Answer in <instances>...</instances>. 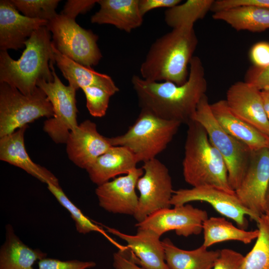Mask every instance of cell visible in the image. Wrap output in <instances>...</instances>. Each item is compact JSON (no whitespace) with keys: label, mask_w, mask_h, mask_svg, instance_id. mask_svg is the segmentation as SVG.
I'll return each mask as SVG.
<instances>
[{"label":"cell","mask_w":269,"mask_h":269,"mask_svg":"<svg viewBox=\"0 0 269 269\" xmlns=\"http://www.w3.org/2000/svg\"><path fill=\"white\" fill-rule=\"evenodd\" d=\"M139 0H98L99 10L91 17L92 23L111 24L130 33L141 25L143 16Z\"/></svg>","instance_id":"cell-22"},{"label":"cell","mask_w":269,"mask_h":269,"mask_svg":"<svg viewBox=\"0 0 269 269\" xmlns=\"http://www.w3.org/2000/svg\"><path fill=\"white\" fill-rule=\"evenodd\" d=\"M189 65L188 79L181 85L148 81L134 75L131 82L141 109L181 124L187 125L193 121L200 101L206 95L207 82L199 57L193 56Z\"/></svg>","instance_id":"cell-1"},{"label":"cell","mask_w":269,"mask_h":269,"mask_svg":"<svg viewBox=\"0 0 269 269\" xmlns=\"http://www.w3.org/2000/svg\"><path fill=\"white\" fill-rule=\"evenodd\" d=\"M181 124L141 109L134 123L123 134L108 137L112 146L131 150L138 162L156 158L167 147Z\"/></svg>","instance_id":"cell-5"},{"label":"cell","mask_w":269,"mask_h":269,"mask_svg":"<svg viewBox=\"0 0 269 269\" xmlns=\"http://www.w3.org/2000/svg\"><path fill=\"white\" fill-rule=\"evenodd\" d=\"M54 63L50 62L54 80L47 82L40 79L36 83L52 104L53 116L44 123L43 131L56 143H66L69 134L78 126L77 121L76 90L65 85L57 75Z\"/></svg>","instance_id":"cell-9"},{"label":"cell","mask_w":269,"mask_h":269,"mask_svg":"<svg viewBox=\"0 0 269 269\" xmlns=\"http://www.w3.org/2000/svg\"><path fill=\"white\" fill-rule=\"evenodd\" d=\"M244 257L232 249L221 250L213 269H242Z\"/></svg>","instance_id":"cell-34"},{"label":"cell","mask_w":269,"mask_h":269,"mask_svg":"<svg viewBox=\"0 0 269 269\" xmlns=\"http://www.w3.org/2000/svg\"><path fill=\"white\" fill-rule=\"evenodd\" d=\"M52 34L56 49L68 58L87 67L98 64L102 58L98 36L77 24L75 19L57 14L46 26Z\"/></svg>","instance_id":"cell-8"},{"label":"cell","mask_w":269,"mask_h":269,"mask_svg":"<svg viewBox=\"0 0 269 269\" xmlns=\"http://www.w3.org/2000/svg\"><path fill=\"white\" fill-rule=\"evenodd\" d=\"M51 37L46 26L36 30L25 42V48L16 60L7 51L0 50V83H6L29 95L37 88L39 79L52 82L50 62H55Z\"/></svg>","instance_id":"cell-3"},{"label":"cell","mask_w":269,"mask_h":269,"mask_svg":"<svg viewBox=\"0 0 269 269\" xmlns=\"http://www.w3.org/2000/svg\"><path fill=\"white\" fill-rule=\"evenodd\" d=\"M269 184V148L252 151L247 169L235 191L242 204L258 220L265 214V197Z\"/></svg>","instance_id":"cell-13"},{"label":"cell","mask_w":269,"mask_h":269,"mask_svg":"<svg viewBox=\"0 0 269 269\" xmlns=\"http://www.w3.org/2000/svg\"><path fill=\"white\" fill-rule=\"evenodd\" d=\"M113 264L115 269H144L131 259L127 247L113 254Z\"/></svg>","instance_id":"cell-39"},{"label":"cell","mask_w":269,"mask_h":269,"mask_svg":"<svg viewBox=\"0 0 269 269\" xmlns=\"http://www.w3.org/2000/svg\"><path fill=\"white\" fill-rule=\"evenodd\" d=\"M257 223L259 236L253 248L244 257L242 269H269V217L264 214Z\"/></svg>","instance_id":"cell-29"},{"label":"cell","mask_w":269,"mask_h":269,"mask_svg":"<svg viewBox=\"0 0 269 269\" xmlns=\"http://www.w3.org/2000/svg\"><path fill=\"white\" fill-rule=\"evenodd\" d=\"M266 215H267V214H266ZM267 215L269 217V215Z\"/></svg>","instance_id":"cell-44"},{"label":"cell","mask_w":269,"mask_h":269,"mask_svg":"<svg viewBox=\"0 0 269 269\" xmlns=\"http://www.w3.org/2000/svg\"><path fill=\"white\" fill-rule=\"evenodd\" d=\"M98 0H69L61 13L75 19L79 14H84L98 2Z\"/></svg>","instance_id":"cell-38"},{"label":"cell","mask_w":269,"mask_h":269,"mask_svg":"<svg viewBox=\"0 0 269 269\" xmlns=\"http://www.w3.org/2000/svg\"><path fill=\"white\" fill-rule=\"evenodd\" d=\"M187 126L182 161L186 182L192 187L209 186L235 192L230 184L225 161L205 129L194 120Z\"/></svg>","instance_id":"cell-4"},{"label":"cell","mask_w":269,"mask_h":269,"mask_svg":"<svg viewBox=\"0 0 269 269\" xmlns=\"http://www.w3.org/2000/svg\"><path fill=\"white\" fill-rule=\"evenodd\" d=\"M225 100L233 113L269 137V122L260 90L245 81H238L228 89Z\"/></svg>","instance_id":"cell-16"},{"label":"cell","mask_w":269,"mask_h":269,"mask_svg":"<svg viewBox=\"0 0 269 269\" xmlns=\"http://www.w3.org/2000/svg\"><path fill=\"white\" fill-rule=\"evenodd\" d=\"M208 218L206 211L186 204L159 210L135 226L138 229L150 230L160 237L174 231L178 236L187 237L200 234L203 223Z\"/></svg>","instance_id":"cell-12"},{"label":"cell","mask_w":269,"mask_h":269,"mask_svg":"<svg viewBox=\"0 0 269 269\" xmlns=\"http://www.w3.org/2000/svg\"><path fill=\"white\" fill-rule=\"evenodd\" d=\"M256 5L269 8V0H214L211 10L214 13L242 5Z\"/></svg>","instance_id":"cell-37"},{"label":"cell","mask_w":269,"mask_h":269,"mask_svg":"<svg viewBox=\"0 0 269 269\" xmlns=\"http://www.w3.org/2000/svg\"><path fill=\"white\" fill-rule=\"evenodd\" d=\"M55 63L69 85L76 90L88 86L101 88L112 96L119 91V88L109 75L95 71L92 67L85 66L60 53L52 42Z\"/></svg>","instance_id":"cell-23"},{"label":"cell","mask_w":269,"mask_h":269,"mask_svg":"<svg viewBox=\"0 0 269 269\" xmlns=\"http://www.w3.org/2000/svg\"><path fill=\"white\" fill-rule=\"evenodd\" d=\"M193 120L205 129L210 141L224 159L230 184L235 191L247 169L252 151L220 126L212 114L206 95L200 101Z\"/></svg>","instance_id":"cell-7"},{"label":"cell","mask_w":269,"mask_h":269,"mask_svg":"<svg viewBox=\"0 0 269 269\" xmlns=\"http://www.w3.org/2000/svg\"><path fill=\"white\" fill-rule=\"evenodd\" d=\"M265 214L269 215V184L265 197Z\"/></svg>","instance_id":"cell-42"},{"label":"cell","mask_w":269,"mask_h":269,"mask_svg":"<svg viewBox=\"0 0 269 269\" xmlns=\"http://www.w3.org/2000/svg\"><path fill=\"white\" fill-rule=\"evenodd\" d=\"M47 187L59 203L69 213L79 233L85 235L92 232H99L110 239L101 227L93 223L71 201L59 185L48 183Z\"/></svg>","instance_id":"cell-30"},{"label":"cell","mask_w":269,"mask_h":269,"mask_svg":"<svg viewBox=\"0 0 269 269\" xmlns=\"http://www.w3.org/2000/svg\"><path fill=\"white\" fill-rule=\"evenodd\" d=\"M268 148H269V144H268Z\"/></svg>","instance_id":"cell-43"},{"label":"cell","mask_w":269,"mask_h":269,"mask_svg":"<svg viewBox=\"0 0 269 269\" xmlns=\"http://www.w3.org/2000/svg\"><path fill=\"white\" fill-rule=\"evenodd\" d=\"M12 3L23 15L29 18L48 21L57 13L56 8L59 0H10Z\"/></svg>","instance_id":"cell-31"},{"label":"cell","mask_w":269,"mask_h":269,"mask_svg":"<svg viewBox=\"0 0 269 269\" xmlns=\"http://www.w3.org/2000/svg\"><path fill=\"white\" fill-rule=\"evenodd\" d=\"M138 163L128 148L112 146L100 156L86 170L90 179L97 186L121 174H127L136 168Z\"/></svg>","instance_id":"cell-20"},{"label":"cell","mask_w":269,"mask_h":269,"mask_svg":"<svg viewBox=\"0 0 269 269\" xmlns=\"http://www.w3.org/2000/svg\"><path fill=\"white\" fill-rule=\"evenodd\" d=\"M86 100V107L90 114L94 117H104L107 112L111 97L104 89L95 86L82 88Z\"/></svg>","instance_id":"cell-32"},{"label":"cell","mask_w":269,"mask_h":269,"mask_svg":"<svg viewBox=\"0 0 269 269\" xmlns=\"http://www.w3.org/2000/svg\"><path fill=\"white\" fill-rule=\"evenodd\" d=\"M196 201L210 204L217 212L232 219L239 228L243 229L248 226L246 216L257 223L259 221L242 204L235 192H229L212 186H199L174 191L170 203L171 206H179Z\"/></svg>","instance_id":"cell-11"},{"label":"cell","mask_w":269,"mask_h":269,"mask_svg":"<svg viewBox=\"0 0 269 269\" xmlns=\"http://www.w3.org/2000/svg\"><path fill=\"white\" fill-rule=\"evenodd\" d=\"M198 43L194 26L172 29L151 45L140 66V77L151 82L183 84Z\"/></svg>","instance_id":"cell-2"},{"label":"cell","mask_w":269,"mask_h":269,"mask_svg":"<svg viewBox=\"0 0 269 269\" xmlns=\"http://www.w3.org/2000/svg\"><path fill=\"white\" fill-rule=\"evenodd\" d=\"M214 0H188L164 12L165 23L172 29L184 26H194L211 10Z\"/></svg>","instance_id":"cell-28"},{"label":"cell","mask_w":269,"mask_h":269,"mask_svg":"<svg viewBox=\"0 0 269 269\" xmlns=\"http://www.w3.org/2000/svg\"><path fill=\"white\" fill-rule=\"evenodd\" d=\"M107 231L127 243L129 255L136 264L144 269H170L165 259V251L160 237L146 229H137L135 235L125 234L113 228Z\"/></svg>","instance_id":"cell-17"},{"label":"cell","mask_w":269,"mask_h":269,"mask_svg":"<svg viewBox=\"0 0 269 269\" xmlns=\"http://www.w3.org/2000/svg\"><path fill=\"white\" fill-rule=\"evenodd\" d=\"M250 58L256 67H269V43L261 41L255 44L250 50Z\"/></svg>","instance_id":"cell-36"},{"label":"cell","mask_w":269,"mask_h":269,"mask_svg":"<svg viewBox=\"0 0 269 269\" xmlns=\"http://www.w3.org/2000/svg\"><path fill=\"white\" fill-rule=\"evenodd\" d=\"M53 116L52 104L39 87L25 95L6 83H0V137L41 117L49 119Z\"/></svg>","instance_id":"cell-6"},{"label":"cell","mask_w":269,"mask_h":269,"mask_svg":"<svg viewBox=\"0 0 269 269\" xmlns=\"http://www.w3.org/2000/svg\"><path fill=\"white\" fill-rule=\"evenodd\" d=\"M46 256L41 250L24 244L13 227L6 225L5 240L0 249V269H34L35 263Z\"/></svg>","instance_id":"cell-24"},{"label":"cell","mask_w":269,"mask_h":269,"mask_svg":"<svg viewBox=\"0 0 269 269\" xmlns=\"http://www.w3.org/2000/svg\"><path fill=\"white\" fill-rule=\"evenodd\" d=\"M215 20L223 21L237 31L261 32L269 29V8L242 5L214 13Z\"/></svg>","instance_id":"cell-26"},{"label":"cell","mask_w":269,"mask_h":269,"mask_svg":"<svg viewBox=\"0 0 269 269\" xmlns=\"http://www.w3.org/2000/svg\"><path fill=\"white\" fill-rule=\"evenodd\" d=\"M96 266V263L93 261H61L46 257L38 262V269H89Z\"/></svg>","instance_id":"cell-33"},{"label":"cell","mask_w":269,"mask_h":269,"mask_svg":"<svg viewBox=\"0 0 269 269\" xmlns=\"http://www.w3.org/2000/svg\"><path fill=\"white\" fill-rule=\"evenodd\" d=\"M65 144L69 159L85 170L112 146L108 138L99 133L96 124L89 120L70 132Z\"/></svg>","instance_id":"cell-15"},{"label":"cell","mask_w":269,"mask_h":269,"mask_svg":"<svg viewBox=\"0 0 269 269\" xmlns=\"http://www.w3.org/2000/svg\"><path fill=\"white\" fill-rule=\"evenodd\" d=\"M210 108L214 118L223 130L246 144L251 151L268 147L269 137L233 113L225 100L210 104Z\"/></svg>","instance_id":"cell-21"},{"label":"cell","mask_w":269,"mask_h":269,"mask_svg":"<svg viewBox=\"0 0 269 269\" xmlns=\"http://www.w3.org/2000/svg\"><path fill=\"white\" fill-rule=\"evenodd\" d=\"M181 2V0H139L138 6L141 14L155 8L160 7L171 8Z\"/></svg>","instance_id":"cell-40"},{"label":"cell","mask_w":269,"mask_h":269,"mask_svg":"<svg viewBox=\"0 0 269 269\" xmlns=\"http://www.w3.org/2000/svg\"><path fill=\"white\" fill-rule=\"evenodd\" d=\"M263 106L269 122V89L261 90Z\"/></svg>","instance_id":"cell-41"},{"label":"cell","mask_w":269,"mask_h":269,"mask_svg":"<svg viewBox=\"0 0 269 269\" xmlns=\"http://www.w3.org/2000/svg\"><path fill=\"white\" fill-rule=\"evenodd\" d=\"M143 173L141 167H136L125 175L97 186L95 194L99 206L109 213L134 216L138 202L135 188Z\"/></svg>","instance_id":"cell-14"},{"label":"cell","mask_w":269,"mask_h":269,"mask_svg":"<svg viewBox=\"0 0 269 269\" xmlns=\"http://www.w3.org/2000/svg\"><path fill=\"white\" fill-rule=\"evenodd\" d=\"M144 173L138 179V205L133 217L137 223L161 209L170 208L173 194L168 168L156 158L143 163Z\"/></svg>","instance_id":"cell-10"},{"label":"cell","mask_w":269,"mask_h":269,"mask_svg":"<svg viewBox=\"0 0 269 269\" xmlns=\"http://www.w3.org/2000/svg\"><path fill=\"white\" fill-rule=\"evenodd\" d=\"M244 81L260 91L269 89V67L265 68L251 67L246 73Z\"/></svg>","instance_id":"cell-35"},{"label":"cell","mask_w":269,"mask_h":269,"mask_svg":"<svg viewBox=\"0 0 269 269\" xmlns=\"http://www.w3.org/2000/svg\"><path fill=\"white\" fill-rule=\"evenodd\" d=\"M48 21L20 14L9 0H0V49L17 50L23 47L32 33Z\"/></svg>","instance_id":"cell-18"},{"label":"cell","mask_w":269,"mask_h":269,"mask_svg":"<svg viewBox=\"0 0 269 269\" xmlns=\"http://www.w3.org/2000/svg\"><path fill=\"white\" fill-rule=\"evenodd\" d=\"M204 241L202 245L208 248L219 243L237 241L245 244L251 243L259 236L258 229L246 231L235 227L224 218L212 217L206 219L203 224Z\"/></svg>","instance_id":"cell-27"},{"label":"cell","mask_w":269,"mask_h":269,"mask_svg":"<svg viewBox=\"0 0 269 269\" xmlns=\"http://www.w3.org/2000/svg\"><path fill=\"white\" fill-rule=\"evenodd\" d=\"M162 243L170 269H213L220 255V250H208L203 245L192 250L181 249L167 238Z\"/></svg>","instance_id":"cell-25"},{"label":"cell","mask_w":269,"mask_h":269,"mask_svg":"<svg viewBox=\"0 0 269 269\" xmlns=\"http://www.w3.org/2000/svg\"><path fill=\"white\" fill-rule=\"evenodd\" d=\"M28 127L25 126L14 132L0 137V159L19 167L46 184L59 185L58 179L51 171L34 162L27 153L24 135Z\"/></svg>","instance_id":"cell-19"}]
</instances>
